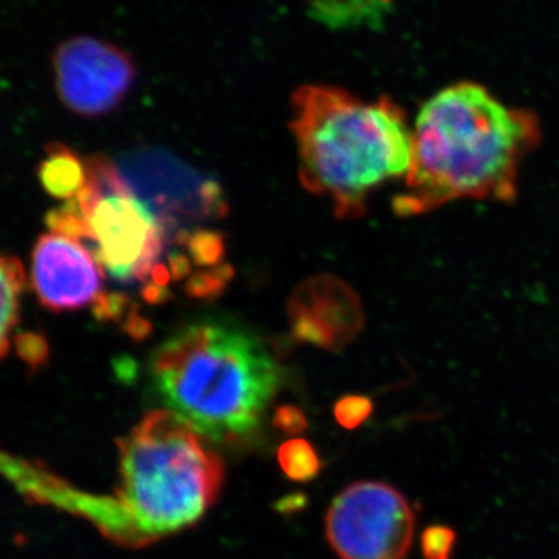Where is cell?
I'll return each instance as SVG.
<instances>
[{
    "instance_id": "11",
    "label": "cell",
    "mask_w": 559,
    "mask_h": 559,
    "mask_svg": "<svg viewBox=\"0 0 559 559\" xmlns=\"http://www.w3.org/2000/svg\"><path fill=\"white\" fill-rule=\"evenodd\" d=\"M40 186L57 200H73L86 187V162L61 143L47 146V157L38 168Z\"/></svg>"
},
{
    "instance_id": "7",
    "label": "cell",
    "mask_w": 559,
    "mask_h": 559,
    "mask_svg": "<svg viewBox=\"0 0 559 559\" xmlns=\"http://www.w3.org/2000/svg\"><path fill=\"white\" fill-rule=\"evenodd\" d=\"M116 167L131 193L160 221L170 240L180 230H189L190 224L223 218L227 213L219 183L168 151H128L120 154Z\"/></svg>"
},
{
    "instance_id": "12",
    "label": "cell",
    "mask_w": 559,
    "mask_h": 559,
    "mask_svg": "<svg viewBox=\"0 0 559 559\" xmlns=\"http://www.w3.org/2000/svg\"><path fill=\"white\" fill-rule=\"evenodd\" d=\"M312 17L333 27L381 22L390 0H307Z\"/></svg>"
},
{
    "instance_id": "26",
    "label": "cell",
    "mask_w": 559,
    "mask_h": 559,
    "mask_svg": "<svg viewBox=\"0 0 559 559\" xmlns=\"http://www.w3.org/2000/svg\"><path fill=\"white\" fill-rule=\"evenodd\" d=\"M170 274L171 272H168L167 267L159 263L154 266L151 277H153L154 285L167 288L168 282H170Z\"/></svg>"
},
{
    "instance_id": "24",
    "label": "cell",
    "mask_w": 559,
    "mask_h": 559,
    "mask_svg": "<svg viewBox=\"0 0 559 559\" xmlns=\"http://www.w3.org/2000/svg\"><path fill=\"white\" fill-rule=\"evenodd\" d=\"M168 260H170V272L173 278L180 280L190 275L191 263L189 257H186L180 252H171L170 255H168Z\"/></svg>"
},
{
    "instance_id": "18",
    "label": "cell",
    "mask_w": 559,
    "mask_h": 559,
    "mask_svg": "<svg viewBox=\"0 0 559 559\" xmlns=\"http://www.w3.org/2000/svg\"><path fill=\"white\" fill-rule=\"evenodd\" d=\"M454 530L447 525H430L421 535V551L425 559H451L454 550Z\"/></svg>"
},
{
    "instance_id": "4",
    "label": "cell",
    "mask_w": 559,
    "mask_h": 559,
    "mask_svg": "<svg viewBox=\"0 0 559 559\" xmlns=\"http://www.w3.org/2000/svg\"><path fill=\"white\" fill-rule=\"evenodd\" d=\"M117 444L120 487L114 499L128 546H146L197 524L218 498L221 459L175 412H151Z\"/></svg>"
},
{
    "instance_id": "1",
    "label": "cell",
    "mask_w": 559,
    "mask_h": 559,
    "mask_svg": "<svg viewBox=\"0 0 559 559\" xmlns=\"http://www.w3.org/2000/svg\"><path fill=\"white\" fill-rule=\"evenodd\" d=\"M539 140L532 110L509 108L471 81L444 87L415 119L414 159L393 212L425 215L457 200L511 204L521 162Z\"/></svg>"
},
{
    "instance_id": "25",
    "label": "cell",
    "mask_w": 559,
    "mask_h": 559,
    "mask_svg": "<svg viewBox=\"0 0 559 559\" xmlns=\"http://www.w3.org/2000/svg\"><path fill=\"white\" fill-rule=\"evenodd\" d=\"M142 296L150 304H162V301L171 299L170 290L164 288V286L154 285V283L143 288Z\"/></svg>"
},
{
    "instance_id": "23",
    "label": "cell",
    "mask_w": 559,
    "mask_h": 559,
    "mask_svg": "<svg viewBox=\"0 0 559 559\" xmlns=\"http://www.w3.org/2000/svg\"><path fill=\"white\" fill-rule=\"evenodd\" d=\"M124 331L134 340L142 341L151 333V323L143 319L139 312L131 311L124 322Z\"/></svg>"
},
{
    "instance_id": "15",
    "label": "cell",
    "mask_w": 559,
    "mask_h": 559,
    "mask_svg": "<svg viewBox=\"0 0 559 559\" xmlns=\"http://www.w3.org/2000/svg\"><path fill=\"white\" fill-rule=\"evenodd\" d=\"M46 224L50 234L62 235L72 240H92L90 226L81 212L80 202L76 198L66 202L60 209L47 213Z\"/></svg>"
},
{
    "instance_id": "14",
    "label": "cell",
    "mask_w": 559,
    "mask_h": 559,
    "mask_svg": "<svg viewBox=\"0 0 559 559\" xmlns=\"http://www.w3.org/2000/svg\"><path fill=\"white\" fill-rule=\"evenodd\" d=\"M278 463L283 473L294 481H311L320 473V459L310 441L293 439L278 450Z\"/></svg>"
},
{
    "instance_id": "22",
    "label": "cell",
    "mask_w": 559,
    "mask_h": 559,
    "mask_svg": "<svg viewBox=\"0 0 559 559\" xmlns=\"http://www.w3.org/2000/svg\"><path fill=\"white\" fill-rule=\"evenodd\" d=\"M274 426L283 430V432L297 436V433L304 432V430L307 429L308 421L304 412L297 409V407L280 406L278 409L275 411Z\"/></svg>"
},
{
    "instance_id": "17",
    "label": "cell",
    "mask_w": 559,
    "mask_h": 559,
    "mask_svg": "<svg viewBox=\"0 0 559 559\" xmlns=\"http://www.w3.org/2000/svg\"><path fill=\"white\" fill-rule=\"evenodd\" d=\"M234 274V267L229 264H223L213 271L198 272L187 282L186 293L191 299H215L226 288Z\"/></svg>"
},
{
    "instance_id": "3",
    "label": "cell",
    "mask_w": 559,
    "mask_h": 559,
    "mask_svg": "<svg viewBox=\"0 0 559 559\" xmlns=\"http://www.w3.org/2000/svg\"><path fill=\"white\" fill-rule=\"evenodd\" d=\"M165 403L204 436L246 439L259 428L282 382L270 349L231 326L194 323L164 342L151 358Z\"/></svg>"
},
{
    "instance_id": "2",
    "label": "cell",
    "mask_w": 559,
    "mask_h": 559,
    "mask_svg": "<svg viewBox=\"0 0 559 559\" xmlns=\"http://www.w3.org/2000/svg\"><path fill=\"white\" fill-rule=\"evenodd\" d=\"M293 110L301 183L329 198L337 218H359L371 191L409 175L414 130L389 98L364 103L337 87L304 86Z\"/></svg>"
},
{
    "instance_id": "10",
    "label": "cell",
    "mask_w": 559,
    "mask_h": 559,
    "mask_svg": "<svg viewBox=\"0 0 559 559\" xmlns=\"http://www.w3.org/2000/svg\"><path fill=\"white\" fill-rule=\"evenodd\" d=\"M288 318L297 340L323 348H341L359 326L355 297L325 275L301 283L289 299Z\"/></svg>"
},
{
    "instance_id": "5",
    "label": "cell",
    "mask_w": 559,
    "mask_h": 559,
    "mask_svg": "<svg viewBox=\"0 0 559 559\" xmlns=\"http://www.w3.org/2000/svg\"><path fill=\"white\" fill-rule=\"evenodd\" d=\"M87 182L76 200L90 226L91 252L119 283L148 277L170 241L167 230L138 200L102 154L86 160Z\"/></svg>"
},
{
    "instance_id": "20",
    "label": "cell",
    "mask_w": 559,
    "mask_h": 559,
    "mask_svg": "<svg viewBox=\"0 0 559 559\" xmlns=\"http://www.w3.org/2000/svg\"><path fill=\"white\" fill-rule=\"evenodd\" d=\"M14 347H16L17 356L32 371L38 370L39 367L46 366L50 358V348L47 341L40 334L20 333L14 337Z\"/></svg>"
},
{
    "instance_id": "13",
    "label": "cell",
    "mask_w": 559,
    "mask_h": 559,
    "mask_svg": "<svg viewBox=\"0 0 559 559\" xmlns=\"http://www.w3.org/2000/svg\"><path fill=\"white\" fill-rule=\"evenodd\" d=\"M2 274V319H0V352L5 358L10 349V334L20 322V299L25 286V270L16 257L5 255L0 261Z\"/></svg>"
},
{
    "instance_id": "16",
    "label": "cell",
    "mask_w": 559,
    "mask_h": 559,
    "mask_svg": "<svg viewBox=\"0 0 559 559\" xmlns=\"http://www.w3.org/2000/svg\"><path fill=\"white\" fill-rule=\"evenodd\" d=\"M191 260L200 266H215L224 257V237L219 231L194 230L186 242Z\"/></svg>"
},
{
    "instance_id": "6",
    "label": "cell",
    "mask_w": 559,
    "mask_h": 559,
    "mask_svg": "<svg viewBox=\"0 0 559 559\" xmlns=\"http://www.w3.org/2000/svg\"><path fill=\"white\" fill-rule=\"evenodd\" d=\"M417 518L409 500L384 481L349 485L331 502L326 539L341 559H404Z\"/></svg>"
},
{
    "instance_id": "9",
    "label": "cell",
    "mask_w": 559,
    "mask_h": 559,
    "mask_svg": "<svg viewBox=\"0 0 559 559\" xmlns=\"http://www.w3.org/2000/svg\"><path fill=\"white\" fill-rule=\"evenodd\" d=\"M33 288L47 310L83 308L100 296L102 267L94 253L79 240L43 235L32 253Z\"/></svg>"
},
{
    "instance_id": "8",
    "label": "cell",
    "mask_w": 559,
    "mask_h": 559,
    "mask_svg": "<svg viewBox=\"0 0 559 559\" xmlns=\"http://www.w3.org/2000/svg\"><path fill=\"white\" fill-rule=\"evenodd\" d=\"M53 70L61 102L84 117H98L116 109L135 80L130 53L92 36L61 43L55 50Z\"/></svg>"
},
{
    "instance_id": "21",
    "label": "cell",
    "mask_w": 559,
    "mask_h": 559,
    "mask_svg": "<svg viewBox=\"0 0 559 559\" xmlns=\"http://www.w3.org/2000/svg\"><path fill=\"white\" fill-rule=\"evenodd\" d=\"M128 305H130V300L123 294H100L94 300L92 311L100 322H116V320L123 318L124 312L128 311Z\"/></svg>"
},
{
    "instance_id": "19",
    "label": "cell",
    "mask_w": 559,
    "mask_h": 559,
    "mask_svg": "<svg viewBox=\"0 0 559 559\" xmlns=\"http://www.w3.org/2000/svg\"><path fill=\"white\" fill-rule=\"evenodd\" d=\"M373 412V403L366 396L349 395L337 401L334 406V418L342 428L356 429L367 421Z\"/></svg>"
}]
</instances>
